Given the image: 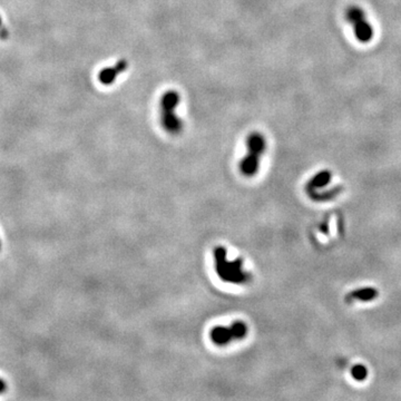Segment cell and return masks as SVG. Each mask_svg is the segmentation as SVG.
Instances as JSON below:
<instances>
[{"mask_svg": "<svg viewBox=\"0 0 401 401\" xmlns=\"http://www.w3.org/2000/svg\"><path fill=\"white\" fill-rule=\"evenodd\" d=\"M127 67H128L127 62L122 59L118 63H116V65H114L113 67H106L104 69H102L98 75V79L102 84H104V85H112V84L115 82V79L117 78L122 73L125 72Z\"/></svg>", "mask_w": 401, "mask_h": 401, "instance_id": "8992f818", "label": "cell"}, {"mask_svg": "<svg viewBox=\"0 0 401 401\" xmlns=\"http://www.w3.org/2000/svg\"><path fill=\"white\" fill-rule=\"evenodd\" d=\"M248 326L243 321H235L229 327L216 326L210 331V338L216 346H226L233 341L242 340L248 334Z\"/></svg>", "mask_w": 401, "mask_h": 401, "instance_id": "5b68a950", "label": "cell"}, {"mask_svg": "<svg viewBox=\"0 0 401 401\" xmlns=\"http://www.w3.org/2000/svg\"><path fill=\"white\" fill-rule=\"evenodd\" d=\"M267 148V142L261 133L253 132L247 138L248 153L240 162V172L242 175L251 177L254 176L260 169L261 156Z\"/></svg>", "mask_w": 401, "mask_h": 401, "instance_id": "3957f363", "label": "cell"}, {"mask_svg": "<svg viewBox=\"0 0 401 401\" xmlns=\"http://www.w3.org/2000/svg\"><path fill=\"white\" fill-rule=\"evenodd\" d=\"M0 248H2V243H0Z\"/></svg>", "mask_w": 401, "mask_h": 401, "instance_id": "ba28073f", "label": "cell"}, {"mask_svg": "<svg viewBox=\"0 0 401 401\" xmlns=\"http://www.w3.org/2000/svg\"><path fill=\"white\" fill-rule=\"evenodd\" d=\"M179 101L181 97L176 90L166 92L159 101L161 125L171 135H178L183 129V122L175 113Z\"/></svg>", "mask_w": 401, "mask_h": 401, "instance_id": "7a4b0ae2", "label": "cell"}, {"mask_svg": "<svg viewBox=\"0 0 401 401\" xmlns=\"http://www.w3.org/2000/svg\"><path fill=\"white\" fill-rule=\"evenodd\" d=\"M6 389H7V386H6V383L4 380L0 379V392H4Z\"/></svg>", "mask_w": 401, "mask_h": 401, "instance_id": "52a82bcc", "label": "cell"}, {"mask_svg": "<svg viewBox=\"0 0 401 401\" xmlns=\"http://www.w3.org/2000/svg\"><path fill=\"white\" fill-rule=\"evenodd\" d=\"M346 19L351 25L354 37L362 43H369L373 38V28L367 18L366 12L358 6H350L346 10Z\"/></svg>", "mask_w": 401, "mask_h": 401, "instance_id": "277c9868", "label": "cell"}, {"mask_svg": "<svg viewBox=\"0 0 401 401\" xmlns=\"http://www.w3.org/2000/svg\"><path fill=\"white\" fill-rule=\"evenodd\" d=\"M215 263V272L219 279L226 283L245 284L251 281V274L243 268V260L241 257L230 261L228 258V251L224 247H216L213 251Z\"/></svg>", "mask_w": 401, "mask_h": 401, "instance_id": "6da1fadb", "label": "cell"}]
</instances>
